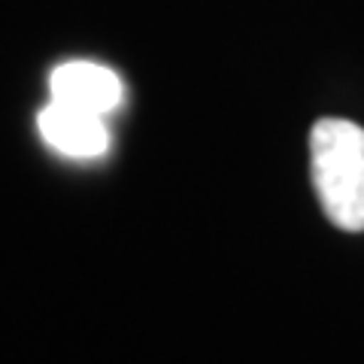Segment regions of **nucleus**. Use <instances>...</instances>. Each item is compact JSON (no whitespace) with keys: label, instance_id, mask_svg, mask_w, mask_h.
<instances>
[{"label":"nucleus","instance_id":"nucleus-1","mask_svg":"<svg viewBox=\"0 0 364 364\" xmlns=\"http://www.w3.org/2000/svg\"><path fill=\"white\" fill-rule=\"evenodd\" d=\"M310 173L328 222L364 231V128L349 119H318L310 131Z\"/></svg>","mask_w":364,"mask_h":364},{"label":"nucleus","instance_id":"nucleus-2","mask_svg":"<svg viewBox=\"0 0 364 364\" xmlns=\"http://www.w3.org/2000/svg\"><path fill=\"white\" fill-rule=\"evenodd\" d=\"M37 131L52 152L73 158V161H95V158H104L112 146L107 116L61 104V100H49V104L40 109Z\"/></svg>","mask_w":364,"mask_h":364},{"label":"nucleus","instance_id":"nucleus-3","mask_svg":"<svg viewBox=\"0 0 364 364\" xmlns=\"http://www.w3.org/2000/svg\"><path fill=\"white\" fill-rule=\"evenodd\" d=\"M49 95L52 100H61V104H70L109 119L124 104V82L107 64L64 61L49 76Z\"/></svg>","mask_w":364,"mask_h":364}]
</instances>
